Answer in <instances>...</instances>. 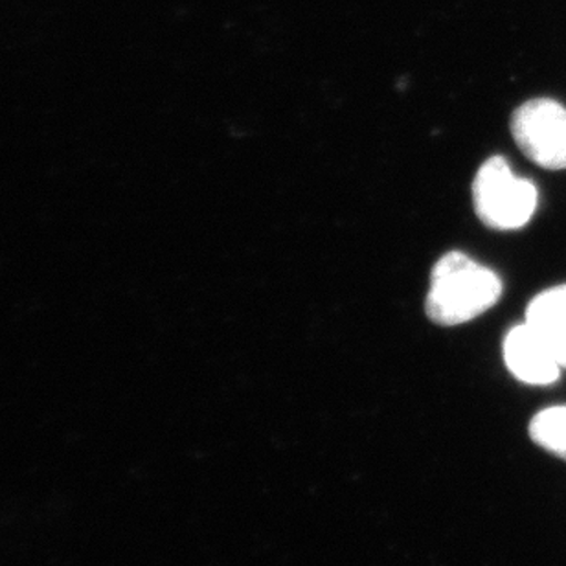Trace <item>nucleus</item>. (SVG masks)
Returning <instances> with one entry per match:
<instances>
[{
    "label": "nucleus",
    "mask_w": 566,
    "mask_h": 566,
    "mask_svg": "<svg viewBox=\"0 0 566 566\" xmlns=\"http://www.w3.org/2000/svg\"><path fill=\"white\" fill-rule=\"evenodd\" d=\"M502 280L493 269L465 252H447L430 273L424 313L440 326H462L484 315L501 300Z\"/></svg>",
    "instance_id": "1"
},
{
    "label": "nucleus",
    "mask_w": 566,
    "mask_h": 566,
    "mask_svg": "<svg viewBox=\"0 0 566 566\" xmlns=\"http://www.w3.org/2000/svg\"><path fill=\"white\" fill-rule=\"evenodd\" d=\"M474 212L488 229L515 232L530 224L539 208V190L530 179L518 177L507 158L485 160L474 175Z\"/></svg>",
    "instance_id": "2"
},
{
    "label": "nucleus",
    "mask_w": 566,
    "mask_h": 566,
    "mask_svg": "<svg viewBox=\"0 0 566 566\" xmlns=\"http://www.w3.org/2000/svg\"><path fill=\"white\" fill-rule=\"evenodd\" d=\"M513 142L524 157L546 171H566V105L532 98L513 111Z\"/></svg>",
    "instance_id": "3"
},
{
    "label": "nucleus",
    "mask_w": 566,
    "mask_h": 566,
    "mask_svg": "<svg viewBox=\"0 0 566 566\" xmlns=\"http://www.w3.org/2000/svg\"><path fill=\"white\" fill-rule=\"evenodd\" d=\"M502 355L510 374L524 385L551 387L562 379V365L528 322L515 324L506 333Z\"/></svg>",
    "instance_id": "4"
},
{
    "label": "nucleus",
    "mask_w": 566,
    "mask_h": 566,
    "mask_svg": "<svg viewBox=\"0 0 566 566\" xmlns=\"http://www.w3.org/2000/svg\"><path fill=\"white\" fill-rule=\"evenodd\" d=\"M524 322L539 333L557 363L566 370V282L535 294L526 305Z\"/></svg>",
    "instance_id": "5"
},
{
    "label": "nucleus",
    "mask_w": 566,
    "mask_h": 566,
    "mask_svg": "<svg viewBox=\"0 0 566 566\" xmlns=\"http://www.w3.org/2000/svg\"><path fill=\"white\" fill-rule=\"evenodd\" d=\"M528 432L535 446L566 462V405L539 410L530 421Z\"/></svg>",
    "instance_id": "6"
}]
</instances>
